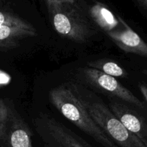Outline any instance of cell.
Wrapping results in <instances>:
<instances>
[{
  "label": "cell",
  "instance_id": "1",
  "mask_svg": "<svg viewBox=\"0 0 147 147\" xmlns=\"http://www.w3.org/2000/svg\"><path fill=\"white\" fill-rule=\"evenodd\" d=\"M45 4L55 30L63 37L83 43L96 33L85 6L79 1L48 0Z\"/></svg>",
  "mask_w": 147,
  "mask_h": 147
},
{
  "label": "cell",
  "instance_id": "2",
  "mask_svg": "<svg viewBox=\"0 0 147 147\" xmlns=\"http://www.w3.org/2000/svg\"><path fill=\"white\" fill-rule=\"evenodd\" d=\"M53 106L69 121L104 147H119L97 125L83 106L80 96L63 86L50 91Z\"/></svg>",
  "mask_w": 147,
  "mask_h": 147
},
{
  "label": "cell",
  "instance_id": "3",
  "mask_svg": "<svg viewBox=\"0 0 147 147\" xmlns=\"http://www.w3.org/2000/svg\"><path fill=\"white\" fill-rule=\"evenodd\" d=\"M80 99L90 117L118 146L147 147L136 135L128 131L102 102L96 100L92 96Z\"/></svg>",
  "mask_w": 147,
  "mask_h": 147
},
{
  "label": "cell",
  "instance_id": "4",
  "mask_svg": "<svg viewBox=\"0 0 147 147\" xmlns=\"http://www.w3.org/2000/svg\"><path fill=\"white\" fill-rule=\"evenodd\" d=\"M0 146L33 147L28 126L14 108L0 100Z\"/></svg>",
  "mask_w": 147,
  "mask_h": 147
},
{
  "label": "cell",
  "instance_id": "5",
  "mask_svg": "<svg viewBox=\"0 0 147 147\" xmlns=\"http://www.w3.org/2000/svg\"><path fill=\"white\" fill-rule=\"evenodd\" d=\"M34 124L47 147H94L46 114L37 116L34 120Z\"/></svg>",
  "mask_w": 147,
  "mask_h": 147
},
{
  "label": "cell",
  "instance_id": "6",
  "mask_svg": "<svg viewBox=\"0 0 147 147\" xmlns=\"http://www.w3.org/2000/svg\"><path fill=\"white\" fill-rule=\"evenodd\" d=\"M84 74L88 82L95 87L139 109L146 110V106L143 102L141 101L130 90L121 84L115 78L90 67L84 69Z\"/></svg>",
  "mask_w": 147,
  "mask_h": 147
},
{
  "label": "cell",
  "instance_id": "7",
  "mask_svg": "<svg viewBox=\"0 0 147 147\" xmlns=\"http://www.w3.org/2000/svg\"><path fill=\"white\" fill-rule=\"evenodd\" d=\"M110 111L125 128L136 135L146 146L147 119L136 111L123 103L117 101L111 102Z\"/></svg>",
  "mask_w": 147,
  "mask_h": 147
},
{
  "label": "cell",
  "instance_id": "8",
  "mask_svg": "<svg viewBox=\"0 0 147 147\" xmlns=\"http://www.w3.org/2000/svg\"><path fill=\"white\" fill-rule=\"evenodd\" d=\"M107 34L123 51L147 58V44L122 19L121 26Z\"/></svg>",
  "mask_w": 147,
  "mask_h": 147
},
{
  "label": "cell",
  "instance_id": "9",
  "mask_svg": "<svg viewBox=\"0 0 147 147\" xmlns=\"http://www.w3.org/2000/svg\"><path fill=\"white\" fill-rule=\"evenodd\" d=\"M88 14L94 22L106 34L119 29L121 26V18L114 14L104 4L96 2L89 9Z\"/></svg>",
  "mask_w": 147,
  "mask_h": 147
},
{
  "label": "cell",
  "instance_id": "10",
  "mask_svg": "<svg viewBox=\"0 0 147 147\" xmlns=\"http://www.w3.org/2000/svg\"><path fill=\"white\" fill-rule=\"evenodd\" d=\"M90 68L96 69L104 74L112 77H125L126 73L125 70L117 63L110 60H98L94 63H89Z\"/></svg>",
  "mask_w": 147,
  "mask_h": 147
},
{
  "label": "cell",
  "instance_id": "11",
  "mask_svg": "<svg viewBox=\"0 0 147 147\" xmlns=\"http://www.w3.org/2000/svg\"><path fill=\"white\" fill-rule=\"evenodd\" d=\"M11 78L7 73L0 70V86H5L9 83Z\"/></svg>",
  "mask_w": 147,
  "mask_h": 147
},
{
  "label": "cell",
  "instance_id": "12",
  "mask_svg": "<svg viewBox=\"0 0 147 147\" xmlns=\"http://www.w3.org/2000/svg\"><path fill=\"white\" fill-rule=\"evenodd\" d=\"M138 6L147 13V0H139L136 1Z\"/></svg>",
  "mask_w": 147,
  "mask_h": 147
},
{
  "label": "cell",
  "instance_id": "13",
  "mask_svg": "<svg viewBox=\"0 0 147 147\" xmlns=\"http://www.w3.org/2000/svg\"><path fill=\"white\" fill-rule=\"evenodd\" d=\"M139 89H140L141 93H142V94L143 95L145 100H146L147 102V86L145 84H139Z\"/></svg>",
  "mask_w": 147,
  "mask_h": 147
},
{
  "label": "cell",
  "instance_id": "14",
  "mask_svg": "<svg viewBox=\"0 0 147 147\" xmlns=\"http://www.w3.org/2000/svg\"><path fill=\"white\" fill-rule=\"evenodd\" d=\"M146 146H147V143H146Z\"/></svg>",
  "mask_w": 147,
  "mask_h": 147
}]
</instances>
